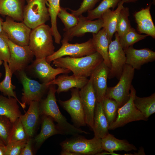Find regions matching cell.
Wrapping results in <instances>:
<instances>
[{
	"mask_svg": "<svg viewBox=\"0 0 155 155\" xmlns=\"http://www.w3.org/2000/svg\"><path fill=\"white\" fill-rule=\"evenodd\" d=\"M133 155H145L144 150L143 147H141L137 153H135Z\"/></svg>",
	"mask_w": 155,
	"mask_h": 155,
	"instance_id": "bcb514c9",
	"label": "cell"
},
{
	"mask_svg": "<svg viewBox=\"0 0 155 155\" xmlns=\"http://www.w3.org/2000/svg\"><path fill=\"white\" fill-rule=\"evenodd\" d=\"M90 77L87 84L80 89L79 93L84 109L86 125L93 130L97 100L92 86V78L91 76Z\"/></svg>",
	"mask_w": 155,
	"mask_h": 155,
	"instance_id": "2e32d148",
	"label": "cell"
},
{
	"mask_svg": "<svg viewBox=\"0 0 155 155\" xmlns=\"http://www.w3.org/2000/svg\"><path fill=\"white\" fill-rule=\"evenodd\" d=\"M3 61L0 60V66L3 63ZM2 75L1 73L0 72V79L2 76Z\"/></svg>",
	"mask_w": 155,
	"mask_h": 155,
	"instance_id": "681fc988",
	"label": "cell"
},
{
	"mask_svg": "<svg viewBox=\"0 0 155 155\" xmlns=\"http://www.w3.org/2000/svg\"><path fill=\"white\" fill-rule=\"evenodd\" d=\"M147 35L138 33L132 27L122 36L119 37L120 44L123 49L132 46L135 43L145 38Z\"/></svg>",
	"mask_w": 155,
	"mask_h": 155,
	"instance_id": "1f68e13d",
	"label": "cell"
},
{
	"mask_svg": "<svg viewBox=\"0 0 155 155\" xmlns=\"http://www.w3.org/2000/svg\"><path fill=\"white\" fill-rule=\"evenodd\" d=\"M71 97L68 100L58 102L61 106L70 115L74 125L79 128L86 125L83 106L80 97L79 90L71 89Z\"/></svg>",
	"mask_w": 155,
	"mask_h": 155,
	"instance_id": "5bb4252c",
	"label": "cell"
},
{
	"mask_svg": "<svg viewBox=\"0 0 155 155\" xmlns=\"http://www.w3.org/2000/svg\"><path fill=\"white\" fill-rule=\"evenodd\" d=\"M138 0H122L124 3H134L137 1Z\"/></svg>",
	"mask_w": 155,
	"mask_h": 155,
	"instance_id": "7dc6e473",
	"label": "cell"
},
{
	"mask_svg": "<svg viewBox=\"0 0 155 155\" xmlns=\"http://www.w3.org/2000/svg\"><path fill=\"white\" fill-rule=\"evenodd\" d=\"M16 21L6 16L2 24L3 31L13 43L20 46L28 45L31 29L23 22Z\"/></svg>",
	"mask_w": 155,
	"mask_h": 155,
	"instance_id": "8fae6325",
	"label": "cell"
},
{
	"mask_svg": "<svg viewBox=\"0 0 155 155\" xmlns=\"http://www.w3.org/2000/svg\"><path fill=\"white\" fill-rule=\"evenodd\" d=\"M27 140L16 142H9L6 145L5 155H20Z\"/></svg>",
	"mask_w": 155,
	"mask_h": 155,
	"instance_id": "ab89813d",
	"label": "cell"
},
{
	"mask_svg": "<svg viewBox=\"0 0 155 155\" xmlns=\"http://www.w3.org/2000/svg\"><path fill=\"white\" fill-rule=\"evenodd\" d=\"M101 145L103 151L110 152L122 151L128 152L137 150L135 146L127 140L118 139L109 133L101 139Z\"/></svg>",
	"mask_w": 155,
	"mask_h": 155,
	"instance_id": "cb8c5ba5",
	"label": "cell"
},
{
	"mask_svg": "<svg viewBox=\"0 0 155 155\" xmlns=\"http://www.w3.org/2000/svg\"><path fill=\"white\" fill-rule=\"evenodd\" d=\"M60 154L61 155H78L75 153L64 150H62Z\"/></svg>",
	"mask_w": 155,
	"mask_h": 155,
	"instance_id": "ee69618b",
	"label": "cell"
},
{
	"mask_svg": "<svg viewBox=\"0 0 155 155\" xmlns=\"http://www.w3.org/2000/svg\"><path fill=\"white\" fill-rule=\"evenodd\" d=\"M97 153L95 155H120V154H118L114 152H110L104 151Z\"/></svg>",
	"mask_w": 155,
	"mask_h": 155,
	"instance_id": "7bdbcfd3",
	"label": "cell"
},
{
	"mask_svg": "<svg viewBox=\"0 0 155 155\" xmlns=\"http://www.w3.org/2000/svg\"><path fill=\"white\" fill-rule=\"evenodd\" d=\"M13 125L7 117L0 115V140L6 146L7 144Z\"/></svg>",
	"mask_w": 155,
	"mask_h": 155,
	"instance_id": "8d00e7d4",
	"label": "cell"
},
{
	"mask_svg": "<svg viewBox=\"0 0 155 155\" xmlns=\"http://www.w3.org/2000/svg\"><path fill=\"white\" fill-rule=\"evenodd\" d=\"M100 0H83L80 7L76 10H73L67 8L71 13L79 16L88 11L93 9L96 3Z\"/></svg>",
	"mask_w": 155,
	"mask_h": 155,
	"instance_id": "60d3db41",
	"label": "cell"
},
{
	"mask_svg": "<svg viewBox=\"0 0 155 155\" xmlns=\"http://www.w3.org/2000/svg\"><path fill=\"white\" fill-rule=\"evenodd\" d=\"M78 16L77 24L72 28L66 30L63 34L62 43L71 41L74 37L82 36L86 33H97L102 28V19L94 20L88 19L86 17L80 15Z\"/></svg>",
	"mask_w": 155,
	"mask_h": 155,
	"instance_id": "9a60e30c",
	"label": "cell"
},
{
	"mask_svg": "<svg viewBox=\"0 0 155 155\" xmlns=\"http://www.w3.org/2000/svg\"><path fill=\"white\" fill-rule=\"evenodd\" d=\"M122 0H102L96 8L87 11V18L93 20L101 19L103 13L108 9L112 8L113 10Z\"/></svg>",
	"mask_w": 155,
	"mask_h": 155,
	"instance_id": "4dcf8cb0",
	"label": "cell"
},
{
	"mask_svg": "<svg viewBox=\"0 0 155 155\" xmlns=\"http://www.w3.org/2000/svg\"><path fill=\"white\" fill-rule=\"evenodd\" d=\"M134 103L137 108L146 118H148L155 112V93L144 97H140L136 95Z\"/></svg>",
	"mask_w": 155,
	"mask_h": 155,
	"instance_id": "f1b7e54d",
	"label": "cell"
},
{
	"mask_svg": "<svg viewBox=\"0 0 155 155\" xmlns=\"http://www.w3.org/2000/svg\"><path fill=\"white\" fill-rule=\"evenodd\" d=\"M24 4V0H0V15L22 22Z\"/></svg>",
	"mask_w": 155,
	"mask_h": 155,
	"instance_id": "7402d4cb",
	"label": "cell"
},
{
	"mask_svg": "<svg viewBox=\"0 0 155 155\" xmlns=\"http://www.w3.org/2000/svg\"><path fill=\"white\" fill-rule=\"evenodd\" d=\"M130 97L123 105L119 108L116 118L109 125V130H114L123 127L127 123L134 121H147L145 118L137 108L134 103V99L136 95V91L132 85L130 91Z\"/></svg>",
	"mask_w": 155,
	"mask_h": 155,
	"instance_id": "52a82bcc",
	"label": "cell"
},
{
	"mask_svg": "<svg viewBox=\"0 0 155 155\" xmlns=\"http://www.w3.org/2000/svg\"><path fill=\"white\" fill-rule=\"evenodd\" d=\"M153 3L154 5H155V0H153Z\"/></svg>",
	"mask_w": 155,
	"mask_h": 155,
	"instance_id": "816d5d0a",
	"label": "cell"
},
{
	"mask_svg": "<svg viewBox=\"0 0 155 155\" xmlns=\"http://www.w3.org/2000/svg\"><path fill=\"white\" fill-rule=\"evenodd\" d=\"M102 103L103 111L109 125L115 119L119 106L115 100L106 97Z\"/></svg>",
	"mask_w": 155,
	"mask_h": 155,
	"instance_id": "836d02e7",
	"label": "cell"
},
{
	"mask_svg": "<svg viewBox=\"0 0 155 155\" xmlns=\"http://www.w3.org/2000/svg\"><path fill=\"white\" fill-rule=\"evenodd\" d=\"M51 27L43 24L32 29L28 46L36 59L46 58L55 52Z\"/></svg>",
	"mask_w": 155,
	"mask_h": 155,
	"instance_id": "3957f363",
	"label": "cell"
},
{
	"mask_svg": "<svg viewBox=\"0 0 155 155\" xmlns=\"http://www.w3.org/2000/svg\"><path fill=\"white\" fill-rule=\"evenodd\" d=\"M3 21V19L0 18V33L3 31L2 29V24Z\"/></svg>",
	"mask_w": 155,
	"mask_h": 155,
	"instance_id": "c3c4849f",
	"label": "cell"
},
{
	"mask_svg": "<svg viewBox=\"0 0 155 155\" xmlns=\"http://www.w3.org/2000/svg\"><path fill=\"white\" fill-rule=\"evenodd\" d=\"M0 146H5L4 143L0 140Z\"/></svg>",
	"mask_w": 155,
	"mask_h": 155,
	"instance_id": "f907efd6",
	"label": "cell"
},
{
	"mask_svg": "<svg viewBox=\"0 0 155 155\" xmlns=\"http://www.w3.org/2000/svg\"><path fill=\"white\" fill-rule=\"evenodd\" d=\"M39 102L35 101L31 102L29 105V107L27 112L20 117L28 137H31L33 136L40 115Z\"/></svg>",
	"mask_w": 155,
	"mask_h": 155,
	"instance_id": "44dd1931",
	"label": "cell"
},
{
	"mask_svg": "<svg viewBox=\"0 0 155 155\" xmlns=\"http://www.w3.org/2000/svg\"><path fill=\"white\" fill-rule=\"evenodd\" d=\"M27 68L34 76L38 79L42 83L46 84L55 79L57 75L62 73L67 74L71 72L64 68H53L47 62L46 58L36 59Z\"/></svg>",
	"mask_w": 155,
	"mask_h": 155,
	"instance_id": "7c38bea8",
	"label": "cell"
},
{
	"mask_svg": "<svg viewBox=\"0 0 155 155\" xmlns=\"http://www.w3.org/2000/svg\"><path fill=\"white\" fill-rule=\"evenodd\" d=\"M48 3V9L51 18V26L55 28L57 26V17L60 7V0H46Z\"/></svg>",
	"mask_w": 155,
	"mask_h": 155,
	"instance_id": "74e56055",
	"label": "cell"
},
{
	"mask_svg": "<svg viewBox=\"0 0 155 155\" xmlns=\"http://www.w3.org/2000/svg\"><path fill=\"white\" fill-rule=\"evenodd\" d=\"M151 5L136 12L134 16L137 29L140 33H144L155 38V26L150 12Z\"/></svg>",
	"mask_w": 155,
	"mask_h": 155,
	"instance_id": "ffe728a7",
	"label": "cell"
},
{
	"mask_svg": "<svg viewBox=\"0 0 155 155\" xmlns=\"http://www.w3.org/2000/svg\"><path fill=\"white\" fill-rule=\"evenodd\" d=\"M134 72L135 69L126 64L118 83L114 87H107L105 97L115 100L119 107L125 104L130 97V89Z\"/></svg>",
	"mask_w": 155,
	"mask_h": 155,
	"instance_id": "5b68a950",
	"label": "cell"
},
{
	"mask_svg": "<svg viewBox=\"0 0 155 155\" xmlns=\"http://www.w3.org/2000/svg\"><path fill=\"white\" fill-rule=\"evenodd\" d=\"M18 72L23 86L21 100L24 107L26 108V105H29L32 101L40 102L49 89V86L30 79L27 77L24 71Z\"/></svg>",
	"mask_w": 155,
	"mask_h": 155,
	"instance_id": "ba28073f",
	"label": "cell"
},
{
	"mask_svg": "<svg viewBox=\"0 0 155 155\" xmlns=\"http://www.w3.org/2000/svg\"><path fill=\"white\" fill-rule=\"evenodd\" d=\"M129 8L123 6L119 14L116 32L119 37L122 36L131 27L129 19Z\"/></svg>",
	"mask_w": 155,
	"mask_h": 155,
	"instance_id": "d6a6232c",
	"label": "cell"
},
{
	"mask_svg": "<svg viewBox=\"0 0 155 155\" xmlns=\"http://www.w3.org/2000/svg\"><path fill=\"white\" fill-rule=\"evenodd\" d=\"M6 146H0V155H5Z\"/></svg>",
	"mask_w": 155,
	"mask_h": 155,
	"instance_id": "f6af8a7d",
	"label": "cell"
},
{
	"mask_svg": "<svg viewBox=\"0 0 155 155\" xmlns=\"http://www.w3.org/2000/svg\"><path fill=\"white\" fill-rule=\"evenodd\" d=\"M32 140L31 137H29L20 155H32L33 154L32 149Z\"/></svg>",
	"mask_w": 155,
	"mask_h": 155,
	"instance_id": "b9f144b4",
	"label": "cell"
},
{
	"mask_svg": "<svg viewBox=\"0 0 155 155\" xmlns=\"http://www.w3.org/2000/svg\"><path fill=\"white\" fill-rule=\"evenodd\" d=\"M109 70L103 61L94 70L90 76L92 78V86L97 102H101L105 97Z\"/></svg>",
	"mask_w": 155,
	"mask_h": 155,
	"instance_id": "ac0fdd59",
	"label": "cell"
},
{
	"mask_svg": "<svg viewBox=\"0 0 155 155\" xmlns=\"http://www.w3.org/2000/svg\"><path fill=\"white\" fill-rule=\"evenodd\" d=\"M22 22L31 29L45 23L50 18L46 0H26Z\"/></svg>",
	"mask_w": 155,
	"mask_h": 155,
	"instance_id": "8992f818",
	"label": "cell"
},
{
	"mask_svg": "<svg viewBox=\"0 0 155 155\" xmlns=\"http://www.w3.org/2000/svg\"><path fill=\"white\" fill-rule=\"evenodd\" d=\"M3 65L5 69V76L4 80L0 82V91L3 93L4 96L15 98L24 109L25 108L22 102L18 100L15 92L13 91L16 88V86L11 83V79L13 73L9 69L8 62L3 61Z\"/></svg>",
	"mask_w": 155,
	"mask_h": 155,
	"instance_id": "f546056e",
	"label": "cell"
},
{
	"mask_svg": "<svg viewBox=\"0 0 155 155\" xmlns=\"http://www.w3.org/2000/svg\"><path fill=\"white\" fill-rule=\"evenodd\" d=\"M49 90L46 97L42 99L39 102L40 115H46L52 117L57 123V127L63 135H73L82 133L89 134V133L69 123L61 114L56 102L55 85H50Z\"/></svg>",
	"mask_w": 155,
	"mask_h": 155,
	"instance_id": "6da1fadb",
	"label": "cell"
},
{
	"mask_svg": "<svg viewBox=\"0 0 155 155\" xmlns=\"http://www.w3.org/2000/svg\"><path fill=\"white\" fill-rule=\"evenodd\" d=\"M61 48L52 55L47 57V62L50 63L54 60L65 56L78 58L88 55L96 52L92 38L82 43L71 44L62 43Z\"/></svg>",
	"mask_w": 155,
	"mask_h": 155,
	"instance_id": "30bf717a",
	"label": "cell"
},
{
	"mask_svg": "<svg viewBox=\"0 0 155 155\" xmlns=\"http://www.w3.org/2000/svg\"><path fill=\"white\" fill-rule=\"evenodd\" d=\"M103 61L102 56L96 52L80 57H60L53 60V63L57 67L69 69L76 76L87 78Z\"/></svg>",
	"mask_w": 155,
	"mask_h": 155,
	"instance_id": "7a4b0ae2",
	"label": "cell"
},
{
	"mask_svg": "<svg viewBox=\"0 0 155 155\" xmlns=\"http://www.w3.org/2000/svg\"><path fill=\"white\" fill-rule=\"evenodd\" d=\"M124 50L126 57V64L135 69H140L143 65L155 60V52L148 48L136 49L132 46Z\"/></svg>",
	"mask_w": 155,
	"mask_h": 155,
	"instance_id": "e0dca14e",
	"label": "cell"
},
{
	"mask_svg": "<svg viewBox=\"0 0 155 155\" xmlns=\"http://www.w3.org/2000/svg\"><path fill=\"white\" fill-rule=\"evenodd\" d=\"M115 39L109 44L108 56L111 64L108 78L115 77L119 80L126 64V57L124 51L121 45L119 37L116 32Z\"/></svg>",
	"mask_w": 155,
	"mask_h": 155,
	"instance_id": "4fadbf2b",
	"label": "cell"
},
{
	"mask_svg": "<svg viewBox=\"0 0 155 155\" xmlns=\"http://www.w3.org/2000/svg\"><path fill=\"white\" fill-rule=\"evenodd\" d=\"M109 124L103 111L101 102H96L94 117L93 130L94 137L102 138L109 133Z\"/></svg>",
	"mask_w": 155,
	"mask_h": 155,
	"instance_id": "d4e9b609",
	"label": "cell"
},
{
	"mask_svg": "<svg viewBox=\"0 0 155 155\" xmlns=\"http://www.w3.org/2000/svg\"><path fill=\"white\" fill-rule=\"evenodd\" d=\"M28 138L20 117L13 123L8 142L25 140Z\"/></svg>",
	"mask_w": 155,
	"mask_h": 155,
	"instance_id": "e575fe53",
	"label": "cell"
},
{
	"mask_svg": "<svg viewBox=\"0 0 155 155\" xmlns=\"http://www.w3.org/2000/svg\"><path fill=\"white\" fill-rule=\"evenodd\" d=\"M92 39L96 52L101 55L104 62L110 69L111 66L108 56L109 43L104 29L102 28L96 34L92 33Z\"/></svg>",
	"mask_w": 155,
	"mask_h": 155,
	"instance_id": "83f0119b",
	"label": "cell"
},
{
	"mask_svg": "<svg viewBox=\"0 0 155 155\" xmlns=\"http://www.w3.org/2000/svg\"><path fill=\"white\" fill-rule=\"evenodd\" d=\"M17 102L13 97L0 94V115L5 116L14 122L22 115Z\"/></svg>",
	"mask_w": 155,
	"mask_h": 155,
	"instance_id": "4316f807",
	"label": "cell"
},
{
	"mask_svg": "<svg viewBox=\"0 0 155 155\" xmlns=\"http://www.w3.org/2000/svg\"><path fill=\"white\" fill-rule=\"evenodd\" d=\"M89 80L87 78L77 76L73 74L69 76L64 74L46 84L48 86L57 85L58 87L56 92L59 94L62 92H67L73 88L80 89L87 84Z\"/></svg>",
	"mask_w": 155,
	"mask_h": 155,
	"instance_id": "d6986e66",
	"label": "cell"
},
{
	"mask_svg": "<svg viewBox=\"0 0 155 155\" xmlns=\"http://www.w3.org/2000/svg\"><path fill=\"white\" fill-rule=\"evenodd\" d=\"M7 42L10 52L8 65L11 73L24 71L32 60L34 55L28 45H18L10 41Z\"/></svg>",
	"mask_w": 155,
	"mask_h": 155,
	"instance_id": "9c48e42d",
	"label": "cell"
},
{
	"mask_svg": "<svg viewBox=\"0 0 155 155\" xmlns=\"http://www.w3.org/2000/svg\"><path fill=\"white\" fill-rule=\"evenodd\" d=\"M57 16L60 18L65 28L64 31L68 30L75 26L79 21L78 16L73 14L68 13L66 8L60 7Z\"/></svg>",
	"mask_w": 155,
	"mask_h": 155,
	"instance_id": "d590c367",
	"label": "cell"
},
{
	"mask_svg": "<svg viewBox=\"0 0 155 155\" xmlns=\"http://www.w3.org/2000/svg\"><path fill=\"white\" fill-rule=\"evenodd\" d=\"M7 38V35L4 31L0 33V60L8 63L10 55Z\"/></svg>",
	"mask_w": 155,
	"mask_h": 155,
	"instance_id": "f35d334b",
	"label": "cell"
},
{
	"mask_svg": "<svg viewBox=\"0 0 155 155\" xmlns=\"http://www.w3.org/2000/svg\"><path fill=\"white\" fill-rule=\"evenodd\" d=\"M101 140L95 137L92 139H87L78 134L67 139L60 144L62 150H69L78 155H94L103 151Z\"/></svg>",
	"mask_w": 155,
	"mask_h": 155,
	"instance_id": "277c9868",
	"label": "cell"
},
{
	"mask_svg": "<svg viewBox=\"0 0 155 155\" xmlns=\"http://www.w3.org/2000/svg\"><path fill=\"white\" fill-rule=\"evenodd\" d=\"M124 3L121 0L118 3L117 8L115 10L108 9L102 15V28L106 33L109 43L112 40L113 35L116 32L118 16L121 10L123 7Z\"/></svg>",
	"mask_w": 155,
	"mask_h": 155,
	"instance_id": "603a6c76",
	"label": "cell"
},
{
	"mask_svg": "<svg viewBox=\"0 0 155 155\" xmlns=\"http://www.w3.org/2000/svg\"><path fill=\"white\" fill-rule=\"evenodd\" d=\"M42 117L40 132L34 140L37 148L39 147L51 136L57 134L63 135L57 125L55 124L52 117L44 115H43Z\"/></svg>",
	"mask_w": 155,
	"mask_h": 155,
	"instance_id": "484cf974",
	"label": "cell"
}]
</instances>
